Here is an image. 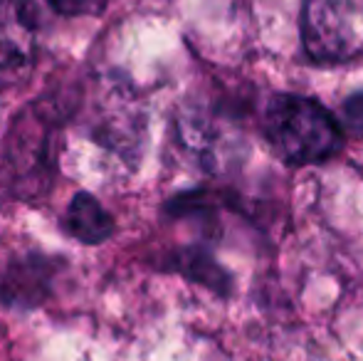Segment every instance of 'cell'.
Segmentation results:
<instances>
[{"label": "cell", "mask_w": 363, "mask_h": 361, "mask_svg": "<svg viewBox=\"0 0 363 361\" xmlns=\"http://www.w3.org/2000/svg\"><path fill=\"white\" fill-rule=\"evenodd\" d=\"M262 134L269 149L294 166L321 164L341 149L339 121L309 96L277 94L262 114Z\"/></svg>", "instance_id": "6da1fadb"}, {"label": "cell", "mask_w": 363, "mask_h": 361, "mask_svg": "<svg viewBox=\"0 0 363 361\" xmlns=\"http://www.w3.org/2000/svg\"><path fill=\"white\" fill-rule=\"evenodd\" d=\"M344 124L356 134H363V94H354L344 104Z\"/></svg>", "instance_id": "ba28073f"}, {"label": "cell", "mask_w": 363, "mask_h": 361, "mask_svg": "<svg viewBox=\"0 0 363 361\" xmlns=\"http://www.w3.org/2000/svg\"><path fill=\"white\" fill-rule=\"evenodd\" d=\"M299 30L316 62H344L361 52V13L354 0H304Z\"/></svg>", "instance_id": "7a4b0ae2"}, {"label": "cell", "mask_w": 363, "mask_h": 361, "mask_svg": "<svg viewBox=\"0 0 363 361\" xmlns=\"http://www.w3.org/2000/svg\"><path fill=\"white\" fill-rule=\"evenodd\" d=\"M69 235L86 245H99L114 233V218L106 213V208L91 193H77L67 206L65 216Z\"/></svg>", "instance_id": "5b68a950"}, {"label": "cell", "mask_w": 363, "mask_h": 361, "mask_svg": "<svg viewBox=\"0 0 363 361\" xmlns=\"http://www.w3.org/2000/svg\"><path fill=\"white\" fill-rule=\"evenodd\" d=\"M57 13L62 15H96L104 10L106 0H48Z\"/></svg>", "instance_id": "52a82bcc"}, {"label": "cell", "mask_w": 363, "mask_h": 361, "mask_svg": "<svg viewBox=\"0 0 363 361\" xmlns=\"http://www.w3.org/2000/svg\"><path fill=\"white\" fill-rule=\"evenodd\" d=\"M48 121L28 114L18 119L15 136L10 139V166L25 181L43 179L48 169V149H50Z\"/></svg>", "instance_id": "277c9868"}, {"label": "cell", "mask_w": 363, "mask_h": 361, "mask_svg": "<svg viewBox=\"0 0 363 361\" xmlns=\"http://www.w3.org/2000/svg\"><path fill=\"white\" fill-rule=\"evenodd\" d=\"M48 277L45 272V262H15L10 272L3 277V292L5 302L13 304H35L38 297H43L45 287H48Z\"/></svg>", "instance_id": "8992f818"}, {"label": "cell", "mask_w": 363, "mask_h": 361, "mask_svg": "<svg viewBox=\"0 0 363 361\" xmlns=\"http://www.w3.org/2000/svg\"><path fill=\"white\" fill-rule=\"evenodd\" d=\"M38 33V10L30 0H0V87H18L30 79Z\"/></svg>", "instance_id": "3957f363"}]
</instances>
